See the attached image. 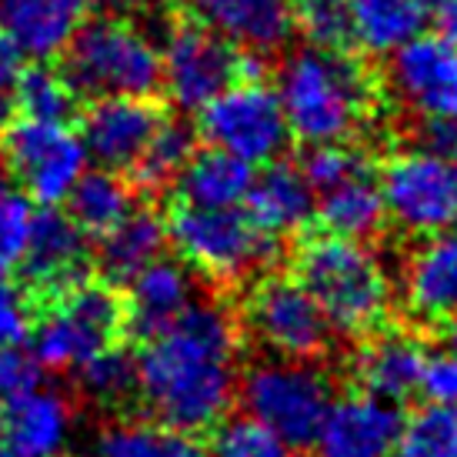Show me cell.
Returning a JSON list of instances; mask_svg holds the SVG:
<instances>
[{
    "label": "cell",
    "instance_id": "d4e9b609",
    "mask_svg": "<svg viewBox=\"0 0 457 457\" xmlns=\"http://www.w3.org/2000/svg\"><path fill=\"white\" fill-rule=\"evenodd\" d=\"M167 220L157 211L147 207H134L120 224L101 234L97 244V264H101L104 278L128 284L134 274H140L157 257H164L167 247Z\"/></svg>",
    "mask_w": 457,
    "mask_h": 457
},
{
    "label": "cell",
    "instance_id": "9c48e42d",
    "mask_svg": "<svg viewBox=\"0 0 457 457\" xmlns=\"http://www.w3.org/2000/svg\"><path fill=\"white\" fill-rule=\"evenodd\" d=\"M197 130L214 151L251 167L278 161L291 140L278 90L261 84V77H237L211 97L197 111Z\"/></svg>",
    "mask_w": 457,
    "mask_h": 457
},
{
    "label": "cell",
    "instance_id": "4316f807",
    "mask_svg": "<svg viewBox=\"0 0 457 457\" xmlns=\"http://www.w3.org/2000/svg\"><path fill=\"white\" fill-rule=\"evenodd\" d=\"M94 457H207V447L197 441V434L180 431L174 424L157 418L114 420L97 431Z\"/></svg>",
    "mask_w": 457,
    "mask_h": 457
},
{
    "label": "cell",
    "instance_id": "8992f818",
    "mask_svg": "<svg viewBox=\"0 0 457 457\" xmlns=\"http://www.w3.org/2000/svg\"><path fill=\"white\" fill-rule=\"evenodd\" d=\"M237 397L284 445H311L334 401V384L314 361L264 357L241 374Z\"/></svg>",
    "mask_w": 457,
    "mask_h": 457
},
{
    "label": "cell",
    "instance_id": "f35d334b",
    "mask_svg": "<svg viewBox=\"0 0 457 457\" xmlns=\"http://www.w3.org/2000/svg\"><path fill=\"white\" fill-rule=\"evenodd\" d=\"M418 391L431 404H457V347L428 351Z\"/></svg>",
    "mask_w": 457,
    "mask_h": 457
},
{
    "label": "cell",
    "instance_id": "836d02e7",
    "mask_svg": "<svg viewBox=\"0 0 457 457\" xmlns=\"http://www.w3.org/2000/svg\"><path fill=\"white\" fill-rule=\"evenodd\" d=\"M294 27L318 51H347L354 44L347 0H297Z\"/></svg>",
    "mask_w": 457,
    "mask_h": 457
},
{
    "label": "cell",
    "instance_id": "484cf974",
    "mask_svg": "<svg viewBox=\"0 0 457 457\" xmlns=\"http://www.w3.org/2000/svg\"><path fill=\"white\" fill-rule=\"evenodd\" d=\"M251 180H254V167L211 147L204 154H191L174 187L180 204L187 207H241L247 201Z\"/></svg>",
    "mask_w": 457,
    "mask_h": 457
},
{
    "label": "cell",
    "instance_id": "4fadbf2b",
    "mask_svg": "<svg viewBox=\"0 0 457 457\" xmlns=\"http://www.w3.org/2000/svg\"><path fill=\"white\" fill-rule=\"evenodd\" d=\"M387 80L397 101L428 128H457V40L418 34L391 54Z\"/></svg>",
    "mask_w": 457,
    "mask_h": 457
},
{
    "label": "cell",
    "instance_id": "8d00e7d4",
    "mask_svg": "<svg viewBox=\"0 0 457 457\" xmlns=\"http://www.w3.org/2000/svg\"><path fill=\"white\" fill-rule=\"evenodd\" d=\"M368 157L357 151V147H347V140L341 144H314L307 147L304 161H301V174L311 184V191L320 194L347 180L351 174H361L368 170Z\"/></svg>",
    "mask_w": 457,
    "mask_h": 457
},
{
    "label": "cell",
    "instance_id": "277c9868",
    "mask_svg": "<svg viewBox=\"0 0 457 457\" xmlns=\"http://www.w3.org/2000/svg\"><path fill=\"white\" fill-rule=\"evenodd\" d=\"M167 241L180 261L217 287H237L274 267L280 241L241 207H187L180 204L167 220Z\"/></svg>",
    "mask_w": 457,
    "mask_h": 457
},
{
    "label": "cell",
    "instance_id": "d590c367",
    "mask_svg": "<svg viewBox=\"0 0 457 457\" xmlns=\"http://www.w3.org/2000/svg\"><path fill=\"white\" fill-rule=\"evenodd\" d=\"M34 214V201L24 191L0 184V278H13L24 264Z\"/></svg>",
    "mask_w": 457,
    "mask_h": 457
},
{
    "label": "cell",
    "instance_id": "60d3db41",
    "mask_svg": "<svg viewBox=\"0 0 457 457\" xmlns=\"http://www.w3.org/2000/svg\"><path fill=\"white\" fill-rule=\"evenodd\" d=\"M37 381L34 357H24L21 351H0V404Z\"/></svg>",
    "mask_w": 457,
    "mask_h": 457
},
{
    "label": "cell",
    "instance_id": "6da1fadb",
    "mask_svg": "<svg viewBox=\"0 0 457 457\" xmlns=\"http://www.w3.org/2000/svg\"><path fill=\"white\" fill-rule=\"evenodd\" d=\"M137 397L151 418L180 431H211L228 418L241 381V324L220 301H194L174 324L144 337Z\"/></svg>",
    "mask_w": 457,
    "mask_h": 457
},
{
    "label": "cell",
    "instance_id": "7a4b0ae2",
    "mask_svg": "<svg viewBox=\"0 0 457 457\" xmlns=\"http://www.w3.org/2000/svg\"><path fill=\"white\" fill-rule=\"evenodd\" d=\"M274 90L291 137L307 147L351 140L374 107V84L368 71L347 51L307 47L291 54L280 64Z\"/></svg>",
    "mask_w": 457,
    "mask_h": 457
},
{
    "label": "cell",
    "instance_id": "ba28073f",
    "mask_svg": "<svg viewBox=\"0 0 457 457\" xmlns=\"http://www.w3.org/2000/svg\"><path fill=\"white\" fill-rule=\"evenodd\" d=\"M87 164V147L67 120L21 117L0 128V167L13 178L17 191L44 207L67 201Z\"/></svg>",
    "mask_w": 457,
    "mask_h": 457
},
{
    "label": "cell",
    "instance_id": "d6a6232c",
    "mask_svg": "<svg viewBox=\"0 0 457 457\" xmlns=\"http://www.w3.org/2000/svg\"><path fill=\"white\" fill-rule=\"evenodd\" d=\"M74 374L80 391L87 394L94 404H120L124 397L137 391V364L120 347H107L101 354H94Z\"/></svg>",
    "mask_w": 457,
    "mask_h": 457
},
{
    "label": "cell",
    "instance_id": "bcb514c9",
    "mask_svg": "<svg viewBox=\"0 0 457 457\" xmlns=\"http://www.w3.org/2000/svg\"><path fill=\"white\" fill-rule=\"evenodd\" d=\"M0 174H4V167H0Z\"/></svg>",
    "mask_w": 457,
    "mask_h": 457
},
{
    "label": "cell",
    "instance_id": "f546056e",
    "mask_svg": "<svg viewBox=\"0 0 457 457\" xmlns=\"http://www.w3.org/2000/svg\"><path fill=\"white\" fill-rule=\"evenodd\" d=\"M194 154V130L180 120H161L154 137L147 140L144 154L137 157L134 180H137L144 191H164L170 187L178 174L184 170V164L191 161Z\"/></svg>",
    "mask_w": 457,
    "mask_h": 457
},
{
    "label": "cell",
    "instance_id": "5b68a950",
    "mask_svg": "<svg viewBox=\"0 0 457 457\" xmlns=\"http://www.w3.org/2000/svg\"><path fill=\"white\" fill-rule=\"evenodd\" d=\"M64 77L84 97H151L161 87V47L124 17L84 21L64 51Z\"/></svg>",
    "mask_w": 457,
    "mask_h": 457
},
{
    "label": "cell",
    "instance_id": "cb8c5ba5",
    "mask_svg": "<svg viewBox=\"0 0 457 457\" xmlns=\"http://www.w3.org/2000/svg\"><path fill=\"white\" fill-rule=\"evenodd\" d=\"M314 217H320L324 230L337 237H351V241L378 237L387 224V211H384L381 187H378V178L370 174V167L361 174H351L328 191L314 194Z\"/></svg>",
    "mask_w": 457,
    "mask_h": 457
},
{
    "label": "cell",
    "instance_id": "2e32d148",
    "mask_svg": "<svg viewBox=\"0 0 457 457\" xmlns=\"http://www.w3.org/2000/svg\"><path fill=\"white\" fill-rule=\"evenodd\" d=\"M164 117L147 97H101L87 107L80 140L104 170H130Z\"/></svg>",
    "mask_w": 457,
    "mask_h": 457
},
{
    "label": "cell",
    "instance_id": "7402d4cb",
    "mask_svg": "<svg viewBox=\"0 0 457 457\" xmlns=\"http://www.w3.org/2000/svg\"><path fill=\"white\" fill-rule=\"evenodd\" d=\"M197 21L251 54L278 51L294 30L287 0H191Z\"/></svg>",
    "mask_w": 457,
    "mask_h": 457
},
{
    "label": "cell",
    "instance_id": "f6af8a7d",
    "mask_svg": "<svg viewBox=\"0 0 457 457\" xmlns=\"http://www.w3.org/2000/svg\"><path fill=\"white\" fill-rule=\"evenodd\" d=\"M104 4H114V7H124V4H130V0H104Z\"/></svg>",
    "mask_w": 457,
    "mask_h": 457
},
{
    "label": "cell",
    "instance_id": "e575fe53",
    "mask_svg": "<svg viewBox=\"0 0 457 457\" xmlns=\"http://www.w3.org/2000/svg\"><path fill=\"white\" fill-rule=\"evenodd\" d=\"M211 447L207 457H284L287 445L278 434L264 428L251 414H237V418H220L211 428Z\"/></svg>",
    "mask_w": 457,
    "mask_h": 457
},
{
    "label": "cell",
    "instance_id": "30bf717a",
    "mask_svg": "<svg viewBox=\"0 0 457 457\" xmlns=\"http://www.w3.org/2000/svg\"><path fill=\"white\" fill-rule=\"evenodd\" d=\"M387 220L411 237H437L457 228V178L441 151L411 147L387 157L378 178Z\"/></svg>",
    "mask_w": 457,
    "mask_h": 457
},
{
    "label": "cell",
    "instance_id": "f1b7e54d",
    "mask_svg": "<svg viewBox=\"0 0 457 457\" xmlns=\"http://www.w3.org/2000/svg\"><path fill=\"white\" fill-rule=\"evenodd\" d=\"M134 211V191L117 170H84L67 194V214L84 234L101 237Z\"/></svg>",
    "mask_w": 457,
    "mask_h": 457
},
{
    "label": "cell",
    "instance_id": "e0dca14e",
    "mask_svg": "<svg viewBox=\"0 0 457 457\" xmlns=\"http://www.w3.org/2000/svg\"><path fill=\"white\" fill-rule=\"evenodd\" d=\"M87 234L71 220V214H61L54 207L34 214L27 254L24 264H21V270H24L34 287L47 294H64L87 280Z\"/></svg>",
    "mask_w": 457,
    "mask_h": 457
},
{
    "label": "cell",
    "instance_id": "d6986e66",
    "mask_svg": "<svg viewBox=\"0 0 457 457\" xmlns=\"http://www.w3.org/2000/svg\"><path fill=\"white\" fill-rule=\"evenodd\" d=\"M90 0H0V34L30 61H51L67 51Z\"/></svg>",
    "mask_w": 457,
    "mask_h": 457
},
{
    "label": "cell",
    "instance_id": "ab89813d",
    "mask_svg": "<svg viewBox=\"0 0 457 457\" xmlns=\"http://www.w3.org/2000/svg\"><path fill=\"white\" fill-rule=\"evenodd\" d=\"M21 71H24V54L17 51L11 40L0 34V128L11 124L13 111H17V84H21Z\"/></svg>",
    "mask_w": 457,
    "mask_h": 457
},
{
    "label": "cell",
    "instance_id": "b9f144b4",
    "mask_svg": "<svg viewBox=\"0 0 457 457\" xmlns=\"http://www.w3.org/2000/svg\"><path fill=\"white\" fill-rule=\"evenodd\" d=\"M424 11L428 17H434L441 34L457 40V0H424Z\"/></svg>",
    "mask_w": 457,
    "mask_h": 457
},
{
    "label": "cell",
    "instance_id": "52a82bcc",
    "mask_svg": "<svg viewBox=\"0 0 457 457\" xmlns=\"http://www.w3.org/2000/svg\"><path fill=\"white\" fill-rule=\"evenodd\" d=\"M124 328V304L104 284H77L54 294V304L34 318L30 351L34 364L51 370H77L84 361L117 344Z\"/></svg>",
    "mask_w": 457,
    "mask_h": 457
},
{
    "label": "cell",
    "instance_id": "7bdbcfd3",
    "mask_svg": "<svg viewBox=\"0 0 457 457\" xmlns=\"http://www.w3.org/2000/svg\"><path fill=\"white\" fill-rule=\"evenodd\" d=\"M445 324H447V341H451V347H457V311L445 320Z\"/></svg>",
    "mask_w": 457,
    "mask_h": 457
},
{
    "label": "cell",
    "instance_id": "74e56055",
    "mask_svg": "<svg viewBox=\"0 0 457 457\" xmlns=\"http://www.w3.org/2000/svg\"><path fill=\"white\" fill-rule=\"evenodd\" d=\"M34 330V304L24 287L0 278V351H21Z\"/></svg>",
    "mask_w": 457,
    "mask_h": 457
},
{
    "label": "cell",
    "instance_id": "4dcf8cb0",
    "mask_svg": "<svg viewBox=\"0 0 457 457\" xmlns=\"http://www.w3.org/2000/svg\"><path fill=\"white\" fill-rule=\"evenodd\" d=\"M394 457H457V404H420L401 420Z\"/></svg>",
    "mask_w": 457,
    "mask_h": 457
},
{
    "label": "cell",
    "instance_id": "ffe728a7",
    "mask_svg": "<svg viewBox=\"0 0 457 457\" xmlns=\"http://www.w3.org/2000/svg\"><path fill=\"white\" fill-rule=\"evenodd\" d=\"M401 297L418 324H445L457 311V234L424 237L407 257Z\"/></svg>",
    "mask_w": 457,
    "mask_h": 457
},
{
    "label": "cell",
    "instance_id": "8fae6325",
    "mask_svg": "<svg viewBox=\"0 0 457 457\" xmlns=\"http://www.w3.org/2000/svg\"><path fill=\"white\" fill-rule=\"evenodd\" d=\"M244 328L270 357L314 361L330 344V324L297 278L257 280L244 304Z\"/></svg>",
    "mask_w": 457,
    "mask_h": 457
},
{
    "label": "cell",
    "instance_id": "7dc6e473",
    "mask_svg": "<svg viewBox=\"0 0 457 457\" xmlns=\"http://www.w3.org/2000/svg\"><path fill=\"white\" fill-rule=\"evenodd\" d=\"M284 457H291V454H284Z\"/></svg>",
    "mask_w": 457,
    "mask_h": 457
},
{
    "label": "cell",
    "instance_id": "3957f363",
    "mask_svg": "<svg viewBox=\"0 0 457 457\" xmlns=\"http://www.w3.org/2000/svg\"><path fill=\"white\" fill-rule=\"evenodd\" d=\"M294 278L304 287L334 334L364 337L384 328L394 307V280L384 257L368 241L320 234L301 244Z\"/></svg>",
    "mask_w": 457,
    "mask_h": 457
},
{
    "label": "cell",
    "instance_id": "83f0119b",
    "mask_svg": "<svg viewBox=\"0 0 457 457\" xmlns=\"http://www.w3.org/2000/svg\"><path fill=\"white\" fill-rule=\"evenodd\" d=\"M354 44L374 57H391L407 40L424 34V0H347Z\"/></svg>",
    "mask_w": 457,
    "mask_h": 457
},
{
    "label": "cell",
    "instance_id": "9a60e30c",
    "mask_svg": "<svg viewBox=\"0 0 457 457\" xmlns=\"http://www.w3.org/2000/svg\"><path fill=\"white\" fill-rule=\"evenodd\" d=\"M404 414L368 391L334 397L314 434V457H394Z\"/></svg>",
    "mask_w": 457,
    "mask_h": 457
},
{
    "label": "cell",
    "instance_id": "1f68e13d",
    "mask_svg": "<svg viewBox=\"0 0 457 457\" xmlns=\"http://www.w3.org/2000/svg\"><path fill=\"white\" fill-rule=\"evenodd\" d=\"M77 107V94L64 71H54L44 61L21 71L17 84V111L37 120H67Z\"/></svg>",
    "mask_w": 457,
    "mask_h": 457
},
{
    "label": "cell",
    "instance_id": "44dd1931",
    "mask_svg": "<svg viewBox=\"0 0 457 457\" xmlns=\"http://www.w3.org/2000/svg\"><path fill=\"white\" fill-rule=\"evenodd\" d=\"M194 278L184 261L157 257L140 274L128 280L124 304V324L137 330L140 337H151L164 330L194 304Z\"/></svg>",
    "mask_w": 457,
    "mask_h": 457
},
{
    "label": "cell",
    "instance_id": "603a6c76",
    "mask_svg": "<svg viewBox=\"0 0 457 457\" xmlns=\"http://www.w3.org/2000/svg\"><path fill=\"white\" fill-rule=\"evenodd\" d=\"M247 214L254 217L257 228L274 234L278 241L304 230L314 217V191L301 174V167L270 161L264 174L251 180Z\"/></svg>",
    "mask_w": 457,
    "mask_h": 457
},
{
    "label": "cell",
    "instance_id": "7c38bea8",
    "mask_svg": "<svg viewBox=\"0 0 457 457\" xmlns=\"http://www.w3.org/2000/svg\"><path fill=\"white\" fill-rule=\"evenodd\" d=\"M241 54L201 21H180L161 44V84L180 111L204 104L241 77Z\"/></svg>",
    "mask_w": 457,
    "mask_h": 457
},
{
    "label": "cell",
    "instance_id": "ee69618b",
    "mask_svg": "<svg viewBox=\"0 0 457 457\" xmlns=\"http://www.w3.org/2000/svg\"><path fill=\"white\" fill-rule=\"evenodd\" d=\"M451 170H454V178H457V137H454V144H451Z\"/></svg>",
    "mask_w": 457,
    "mask_h": 457
},
{
    "label": "cell",
    "instance_id": "5bb4252c",
    "mask_svg": "<svg viewBox=\"0 0 457 457\" xmlns=\"http://www.w3.org/2000/svg\"><path fill=\"white\" fill-rule=\"evenodd\" d=\"M74 437V404L34 381L0 404V457H64Z\"/></svg>",
    "mask_w": 457,
    "mask_h": 457
},
{
    "label": "cell",
    "instance_id": "ac0fdd59",
    "mask_svg": "<svg viewBox=\"0 0 457 457\" xmlns=\"http://www.w3.org/2000/svg\"><path fill=\"white\" fill-rule=\"evenodd\" d=\"M428 347L411 330H370L351 361V374L361 391L401 404L418 391Z\"/></svg>",
    "mask_w": 457,
    "mask_h": 457
}]
</instances>
